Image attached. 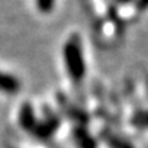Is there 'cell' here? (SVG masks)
I'll list each match as a JSON object with an SVG mask.
<instances>
[{"instance_id":"obj_1","label":"cell","mask_w":148,"mask_h":148,"mask_svg":"<svg viewBox=\"0 0 148 148\" xmlns=\"http://www.w3.org/2000/svg\"><path fill=\"white\" fill-rule=\"evenodd\" d=\"M64 60L65 67L73 82H80L84 77L86 64L82 52V45L79 36H71L64 45Z\"/></svg>"},{"instance_id":"obj_2","label":"cell","mask_w":148,"mask_h":148,"mask_svg":"<svg viewBox=\"0 0 148 148\" xmlns=\"http://www.w3.org/2000/svg\"><path fill=\"white\" fill-rule=\"evenodd\" d=\"M19 87H21V83L16 77L10 76L8 73L0 71V92L13 95V93L19 92Z\"/></svg>"},{"instance_id":"obj_3","label":"cell","mask_w":148,"mask_h":148,"mask_svg":"<svg viewBox=\"0 0 148 148\" xmlns=\"http://www.w3.org/2000/svg\"><path fill=\"white\" fill-rule=\"evenodd\" d=\"M57 126H58V119H57V116L51 115V116H48L47 121H44L39 125H36L34 128V131H35V134L38 136H48V135H51L55 131Z\"/></svg>"},{"instance_id":"obj_4","label":"cell","mask_w":148,"mask_h":148,"mask_svg":"<svg viewBox=\"0 0 148 148\" xmlns=\"http://www.w3.org/2000/svg\"><path fill=\"white\" fill-rule=\"evenodd\" d=\"M21 125L25 129H34L35 128V115H34V109L29 103H25L21 109Z\"/></svg>"},{"instance_id":"obj_5","label":"cell","mask_w":148,"mask_h":148,"mask_svg":"<svg viewBox=\"0 0 148 148\" xmlns=\"http://www.w3.org/2000/svg\"><path fill=\"white\" fill-rule=\"evenodd\" d=\"M74 138H76L77 144L80 148H95V141L93 138L82 128H76L74 129Z\"/></svg>"},{"instance_id":"obj_6","label":"cell","mask_w":148,"mask_h":148,"mask_svg":"<svg viewBox=\"0 0 148 148\" xmlns=\"http://www.w3.org/2000/svg\"><path fill=\"white\" fill-rule=\"evenodd\" d=\"M54 3L55 0H36V6L41 12H51L54 9Z\"/></svg>"},{"instance_id":"obj_7","label":"cell","mask_w":148,"mask_h":148,"mask_svg":"<svg viewBox=\"0 0 148 148\" xmlns=\"http://www.w3.org/2000/svg\"><path fill=\"white\" fill-rule=\"evenodd\" d=\"M134 123L142 125V126H148V110H144V112L136 113L135 115V119H134Z\"/></svg>"},{"instance_id":"obj_8","label":"cell","mask_w":148,"mask_h":148,"mask_svg":"<svg viewBox=\"0 0 148 148\" xmlns=\"http://www.w3.org/2000/svg\"><path fill=\"white\" fill-rule=\"evenodd\" d=\"M106 141L113 147V148H131L126 142H123V141H119V139H116V138H113V136H106Z\"/></svg>"},{"instance_id":"obj_9","label":"cell","mask_w":148,"mask_h":148,"mask_svg":"<svg viewBox=\"0 0 148 148\" xmlns=\"http://www.w3.org/2000/svg\"><path fill=\"white\" fill-rule=\"evenodd\" d=\"M136 8H138L139 10L148 9V0H138V2H136Z\"/></svg>"},{"instance_id":"obj_10","label":"cell","mask_w":148,"mask_h":148,"mask_svg":"<svg viewBox=\"0 0 148 148\" xmlns=\"http://www.w3.org/2000/svg\"><path fill=\"white\" fill-rule=\"evenodd\" d=\"M119 2H122V3H128V2H131V0H119Z\"/></svg>"}]
</instances>
